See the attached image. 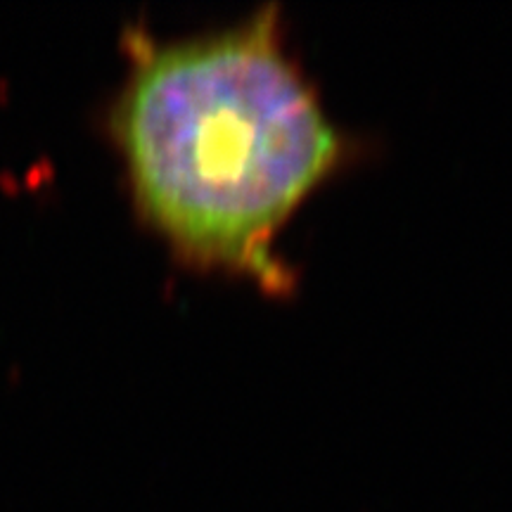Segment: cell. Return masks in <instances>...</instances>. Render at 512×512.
<instances>
[{
    "label": "cell",
    "mask_w": 512,
    "mask_h": 512,
    "mask_svg": "<svg viewBox=\"0 0 512 512\" xmlns=\"http://www.w3.org/2000/svg\"><path fill=\"white\" fill-rule=\"evenodd\" d=\"M128 46L112 133L138 211L190 266L290 294L297 278L275 240L358 143L287 50L280 8L178 41L136 34Z\"/></svg>",
    "instance_id": "1"
}]
</instances>
